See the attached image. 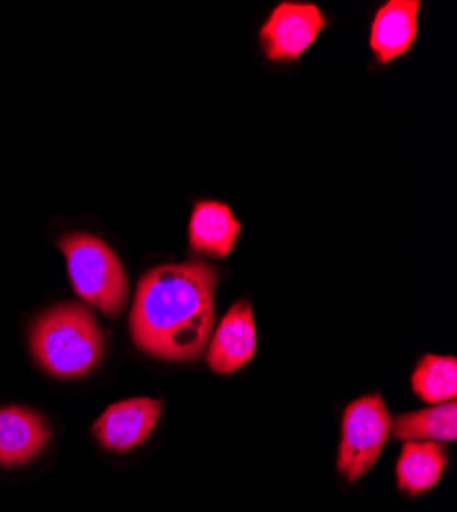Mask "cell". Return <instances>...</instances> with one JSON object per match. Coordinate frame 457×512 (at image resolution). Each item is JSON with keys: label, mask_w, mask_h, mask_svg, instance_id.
I'll use <instances>...</instances> for the list:
<instances>
[{"label": "cell", "mask_w": 457, "mask_h": 512, "mask_svg": "<svg viewBox=\"0 0 457 512\" xmlns=\"http://www.w3.org/2000/svg\"><path fill=\"white\" fill-rule=\"evenodd\" d=\"M412 390L429 404L455 402L457 396V361L455 357L425 355L412 373Z\"/></svg>", "instance_id": "4fadbf2b"}, {"label": "cell", "mask_w": 457, "mask_h": 512, "mask_svg": "<svg viewBox=\"0 0 457 512\" xmlns=\"http://www.w3.org/2000/svg\"><path fill=\"white\" fill-rule=\"evenodd\" d=\"M162 404L152 398H128L111 404L93 424L97 443L111 453H128L154 433Z\"/></svg>", "instance_id": "8992f818"}, {"label": "cell", "mask_w": 457, "mask_h": 512, "mask_svg": "<svg viewBox=\"0 0 457 512\" xmlns=\"http://www.w3.org/2000/svg\"><path fill=\"white\" fill-rule=\"evenodd\" d=\"M207 365L214 373L230 375L251 363L257 353L255 312L248 300L234 304L220 320L207 343Z\"/></svg>", "instance_id": "52a82bcc"}, {"label": "cell", "mask_w": 457, "mask_h": 512, "mask_svg": "<svg viewBox=\"0 0 457 512\" xmlns=\"http://www.w3.org/2000/svg\"><path fill=\"white\" fill-rule=\"evenodd\" d=\"M218 275L203 261L162 265L136 289L130 332L136 347L162 361H195L216 324Z\"/></svg>", "instance_id": "6da1fadb"}, {"label": "cell", "mask_w": 457, "mask_h": 512, "mask_svg": "<svg viewBox=\"0 0 457 512\" xmlns=\"http://www.w3.org/2000/svg\"><path fill=\"white\" fill-rule=\"evenodd\" d=\"M447 469V451L435 441H406L396 465L398 488L408 496L433 490Z\"/></svg>", "instance_id": "8fae6325"}, {"label": "cell", "mask_w": 457, "mask_h": 512, "mask_svg": "<svg viewBox=\"0 0 457 512\" xmlns=\"http://www.w3.org/2000/svg\"><path fill=\"white\" fill-rule=\"evenodd\" d=\"M392 437L398 441H455L457 439V404L445 402L425 410L406 412L392 420Z\"/></svg>", "instance_id": "7c38bea8"}, {"label": "cell", "mask_w": 457, "mask_h": 512, "mask_svg": "<svg viewBox=\"0 0 457 512\" xmlns=\"http://www.w3.org/2000/svg\"><path fill=\"white\" fill-rule=\"evenodd\" d=\"M324 13L314 3L285 0L261 27V44L271 62L298 60L326 27Z\"/></svg>", "instance_id": "5b68a950"}, {"label": "cell", "mask_w": 457, "mask_h": 512, "mask_svg": "<svg viewBox=\"0 0 457 512\" xmlns=\"http://www.w3.org/2000/svg\"><path fill=\"white\" fill-rule=\"evenodd\" d=\"M392 420L382 394L361 396L345 408L337 467L349 484L367 476L378 463L392 437Z\"/></svg>", "instance_id": "277c9868"}, {"label": "cell", "mask_w": 457, "mask_h": 512, "mask_svg": "<svg viewBox=\"0 0 457 512\" xmlns=\"http://www.w3.org/2000/svg\"><path fill=\"white\" fill-rule=\"evenodd\" d=\"M58 246L80 300L107 318H119L128 304L130 283L111 246L91 234H68Z\"/></svg>", "instance_id": "3957f363"}, {"label": "cell", "mask_w": 457, "mask_h": 512, "mask_svg": "<svg viewBox=\"0 0 457 512\" xmlns=\"http://www.w3.org/2000/svg\"><path fill=\"white\" fill-rule=\"evenodd\" d=\"M242 226L234 211L220 201H199L189 222V246L197 254L226 259L236 248Z\"/></svg>", "instance_id": "30bf717a"}, {"label": "cell", "mask_w": 457, "mask_h": 512, "mask_svg": "<svg viewBox=\"0 0 457 512\" xmlns=\"http://www.w3.org/2000/svg\"><path fill=\"white\" fill-rule=\"evenodd\" d=\"M419 0H390L378 9L371 23L369 46L380 64L404 56L419 33Z\"/></svg>", "instance_id": "9c48e42d"}, {"label": "cell", "mask_w": 457, "mask_h": 512, "mask_svg": "<svg viewBox=\"0 0 457 512\" xmlns=\"http://www.w3.org/2000/svg\"><path fill=\"white\" fill-rule=\"evenodd\" d=\"M35 363L58 379H80L105 355L103 328L87 304L64 302L39 314L29 328Z\"/></svg>", "instance_id": "7a4b0ae2"}, {"label": "cell", "mask_w": 457, "mask_h": 512, "mask_svg": "<svg viewBox=\"0 0 457 512\" xmlns=\"http://www.w3.org/2000/svg\"><path fill=\"white\" fill-rule=\"evenodd\" d=\"M52 441L44 414L25 406L0 408V467H23L37 459Z\"/></svg>", "instance_id": "ba28073f"}]
</instances>
